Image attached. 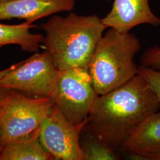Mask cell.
<instances>
[{"label": "cell", "mask_w": 160, "mask_h": 160, "mask_svg": "<svg viewBox=\"0 0 160 160\" xmlns=\"http://www.w3.org/2000/svg\"><path fill=\"white\" fill-rule=\"evenodd\" d=\"M160 109L157 96L138 74L123 86L98 96L87 125L110 147L120 148L143 120Z\"/></svg>", "instance_id": "6da1fadb"}, {"label": "cell", "mask_w": 160, "mask_h": 160, "mask_svg": "<svg viewBox=\"0 0 160 160\" xmlns=\"http://www.w3.org/2000/svg\"><path fill=\"white\" fill-rule=\"evenodd\" d=\"M45 32L42 43L57 68L88 69L98 42L107 29L96 15L54 16L42 25Z\"/></svg>", "instance_id": "7a4b0ae2"}, {"label": "cell", "mask_w": 160, "mask_h": 160, "mask_svg": "<svg viewBox=\"0 0 160 160\" xmlns=\"http://www.w3.org/2000/svg\"><path fill=\"white\" fill-rule=\"evenodd\" d=\"M134 34L110 28L98 42L88 68L92 84L98 96L123 86L138 72L134 58L140 50Z\"/></svg>", "instance_id": "3957f363"}, {"label": "cell", "mask_w": 160, "mask_h": 160, "mask_svg": "<svg viewBox=\"0 0 160 160\" xmlns=\"http://www.w3.org/2000/svg\"><path fill=\"white\" fill-rule=\"evenodd\" d=\"M54 104L50 97H29L11 90L0 101V126L4 145L38 132Z\"/></svg>", "instance_id": "277c9868"}, {"label": "cell", "mask_w": 160, "mask_h": 160, "mask_svg": "<svg viewBox=\"0 0 160 160\" xmlns=\"http://www.w3.org/2000/svg\"><path fill=\"white\" fill-rule=\"evenodd\" d=\"M98 97L88 70L71 68L60 71L51 98L67 120L78 125L88 123Z\"/></svg>", "instance_id": "5b68a950"}, {"label": "cell", "mask_w": 160, "mask_h": 160, "mask_svg": "<svg viewBox=\"0 0 160 160\" xmlns=\"http://www.w3.org/2000/svg\"><path fill=\"white\" fill-rule=\"evenodd\" d=\"M59 72L50 53L45 50L18 62L0 79V86L39 97H51Z\"/></svg>", "instance_id": "8992f818"}, {"label": "cell", "mask_w": 160, "mask_h": 160, "mask_svg": "<svg viewBox=\"0 0 160 160\" xmlns=\"http://www.w3.org/2000/svg\"><path fill=\"white\" fill-rule=\"evenodd\" d=\"M87 123H71L53 106L41 125L39 138L43 148L55 160H83L80 133Z\"/></svg>", "instance_id": "52a82bcc"}, {"label": "cell", "mask_w": 160, "mask_h": 160, "mask_svg": "<svg viewBox=\"0 0 160 160\" xmlns=\"http://www.w3.org/2000/svg\"><path fill=\"white\" fill-rule=\"evenodd\" d=\"M102 21L107 28L122 33H129L142 24H160V18L152 12L149 0H114L111 11Z\"/></svg>", "instance_id": "ba28073f"}, {"label": "cell", "mask_w": 160, "mask_h": 160, "mask_svg": "<svg viewBox=\"0 0 160 160\" xmlns=\"http://www.w3.org/2000/svg\"><path fill=\"white\" fill-rule=\"evenodd\" d=\"M75 0H16L0 4V20L12 18L32 23L52 14L74 9Z\"/></svg>", "instance_id": "9c48e42d"}, {"label": "cell", "mask_w": 160, "mask_h": 160, "mask_svg": "<svg viewBox=\"0 0 160 160\" xmlns=\"http://www.w3.org/2000/svg\"><path fill=\"white\" fill-rule=\"evenodd\" d=\"M120 148L128 154H135L148 160L149 155L160 152V112L149 115Z\"/></svg>", "instance_id": "30bf717a"}, {"label": "cell", "mask_w": 160, "mask_h": 160, "mask_svg": "<svg viewBox=\"0 0 160 160\" xmlns=\"http://www.w3.org/2000/svg\"><path fill=\"white\" fill-rule=\"evenodd\" d=\"M39 135V131L29 137L6 143L0 153V160H54L40 143Z\"/></svg>", "instance_id": "8fae6325"}, {"label": "cell", "mask_w": 160, "mask_h": 160, "mask_svg": "<svg viewBox=\"0 0 160 160\" xmlns=\"http://www.w3.org/2000/svg\"><path fill=\"white\" fill-rule=\"evenodd\" d=\"M34 26L28 22L16 25L0 23V48L14 44L19 45L25 51H38L43 36L30 32V29Z\"/></svg>", "instance_id": "7c38bea8"}, {"label": "cell", "mask_w": 160, "mask_h": 160, "mask_svg": "<svg viewBox=\"0 0 160 160\" xmlns=\"http://www.w3.org/2000/svg\"><path fill=\"white\" fill-rule=\"evenodd\" d=\"M92 132V131H91ZM92 137L86 138L81 147L83 160H117L120 159L114 148L104 142L92 132Z\"/></svg>", "instance_id": "4fadbf2b"}, {"label": "cell", "mask_w": 160, "mask_h": 160, "mask_svg": "<svg viewBox=\"0 0 160 160\" xmlns=\"http://www.w3.org/2000/svg\"><path fill=\"white\" fill-rule=\"evenodd\" d=\"M138 74L141 75L153 91L160 103V71L138 66Z\"/></svg>", "instance_id": "5bb4252c"}, {"label": "cell", "mask_w": 160, "mask_h": 160, "mask_svg": "<svg viewBox=\"0 0 160 160\" xmlns=\"http://www.w3.org/2000/svg\"><path fill=\"white\" fill-rule=\"evenodd\" d=\"M141 66L160 71V47L154 46L147 49L140 58Z\"/></svg>", "instance_id": "9a60e30c"}, {"label": "cell", "mask_w": 160, "mask_h": 160, "mask_svg": "<svg viewBox=\"0 0 160 160\" xmlns=\"http://www.w3.org/2000/svg\"><path fill=\"white\" fill-rule=\"evenodd\" d=\"M18 63L14 64V65H12L11 67L7 68L0 71V79L2 78L5 75L7 74L8 72H9L10 71H11L13 69L17 67V65H18Z\"/></svg>", "instance_id": "2e32d148"}, {"label": "cell", "mask_w": 160, "mask_h": 160, "mask_svg": "<svg viewBox=\"0 0 160 160\" xmlns=\"http://www.w3.org/2000/svg\"><path fill=\"white\" fill-rule=\"evenodd\" d=\"M12 89L0 86V101L2 100Z\"/></svg>", "instance_id": "e0dca14e"}, {"label": "cell", "mask_w": 160, "mask_h": 160, "mask_svg": "<svg viewBox=\"0 0 160 160\" xmlns=\"http://www.w3.org/2000/svg\"><path fill=\"white\" fill-rule=\"evenodd\" d=\"M147 158L148 160H160V152L155 154L149 155Z\"/></svg>", "instance_id": "ac0fdd59"}, {"label": "cell", "mask_w": 160, "mask_h": 160, "mask_svg": "<svg viewBox=\"0 0 160 160\" xmlns=\"http://www.w3.org/2000/svg\"><path fill=\"white\" fill-rule=\"evenodd\" d=\"M4 147V144L2 142V133H1V126H0V153L2 151V149Z\"/></svg>", "instance_id": "d6986e66"}, {"label": "cell", "mask_w": 160, "mask_h": 160, "mask_svg": "<svg viewBox=\"0 0 160 160\" xmlns=\"http://www.w3.org/2000/svg\"><path fill=\"white\" fill-rule=\"evenodd\" d=\"M16 1V0H0V4L7 3V2H11V1Z\"/></svg>", "instance_id": "ffe728a7"}]
</instances>
